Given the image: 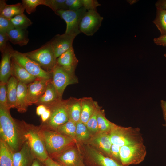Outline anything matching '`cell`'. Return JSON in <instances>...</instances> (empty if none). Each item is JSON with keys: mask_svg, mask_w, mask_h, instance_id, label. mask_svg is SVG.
Wrapping results in <instances>:
<instances>
[{"mask_svg": "<svg viewBox=\"0 0 166 166\" xmlns=\"http://www.w3.org/2000/svg\"><path fill=\"white\" fill-rule=\"evenodd\" d=\"M67 10H77L83 7L82 0H66Z\"/></svg>", "mask_w": 166, "mask_h": 166, "instance_id": "39", "label": "cell"}, {"mask_svg": "<svg viewBox=\"0 0 166 166\" xmlns=\"http://www.w3.org/2000/svg\"><path fill=\"white\" fill-rule=\"evenodd\" d=\"M87 10L83 7L76 11L60 10L55 13L64 20L66 24L65 33L76 36L80 33L79 24L81 19Z\"/></svg>", "mask_w": 166, "mask_h": 166, "instance_id": "10", "label": "cell"}, {"mask_svg": "<svg viewBox=\"0 0 166 166\" xmlns=\"http://www.w3.org/2000/svg\"><path fill=\"white\" fill-rule=\"evenodd\" d=\"M51 114L50 109L47 108L46 111L41 116L42 123H44L47 121L49 118Z\"/></svg>", "mask_w": 166, "mask_h": 166, "instance_id": "44", "label": "cell"}, {"mask_svg": "<svg viewBox=\"0 0 166 166\" xmlns=\"http://www.w3.org/2000/svg\"><path fill=\"white\" fill-rule=\"evenodd\" d=\"M156 9H160L166 10V0H159L155 3Z\"/></svg>", "mask_w": 166, "mask_h": 166, "instance_id": "46", "label": "cell"}, {"mask_svg": "<svg viewBox=\"0 0 166 166\" xmlns=\"http://www.w3.org/2000/svg\"><path fill=\"white\" fill-rule=\"evenodd\" d=\"M62 100L51 82L48 84L43 95L38 100L36 105H43L48 108Z\"/></svg>", "mask_w": 166, "mask_h": 166, "instance_id": "20", "label": "cell"}, {"mask_svg": "<svg viewBox=\"0 0 166 166\" xmlns=\"http://www.w3.org/2000/svg\"><path fill=\"white\" fill-rule=\"evenodd\" d=\"M31 166H46L44 162L39 159L35 158Z\"/></svg>", "mask_w": 166, "mask_h": 166, "instance_id": "49", "label": "cell"}, {"mask_svg": "<svg viewBox=\"0 0 166 166\" xmlns=\"http://www.w3.org/2000/svg\"><path fill=\"white\" fill-rule=\"evenodd\" d=\"M35 158L26 141L19 151L14 152L13 166H31Z\"/></svg>", "mask_w": 166, "mask_h": 166, "instance_id": "19", "label": "cell"}, {"mask_svg": "<svg viewBox=\"0 0 166 166\" xmlns=\"http://www.w3.org/2000/svg\"><path fill=\"white\" fill-rule=\"evenodd\" d=\"M14 152L5 142L0 139V166H13Z\"/></svg>", "mask_w": 166, "mask_h": 166, "instance_id": "27", "label": "cell"}, {"mask_svg": "<svg viewBox=\"0 0 166 166\" xmlns=\"http://www.w3.org/2000/svg\"><path fill=\"white\" fill-rule=\"evenodd\" d=\"M78 62L73 47L62 54L56 60L57 65L73 75H75V71Z\"/></svg>", "mask_w": 166, "mask_h": 166, "instance_id": "17", "label": "cell"}, {"mask_svg": "<svg viewBox=\"0 0 166 166\" xmlns=\"http://www.w3.org/2000/svg\"><path fill=\"white\" fill-rule=\"evenodd\" d=\"M81 113L80 121L86 124L94 113L98 105L91 97H84L80 98Z\"/></svg>", "mask_w": 166, "mask_h": 166, "instance_id": "22", "label": "cell"}, {"mask_svg": "<svg viewBox=\"0 0 166 166\" xmlns=\"http://www.w3.org/2000/svg\"><path fill=\"white\" fill-rule=\"evenodd\" d=\"M63 166H85L83 156L76 143L51 158Z\"/></svg>", "mask_w": 166, "mask_h": 166, "instance_id": "11", "label": "cell"}, {"mask_svg": "<svg viewBox=\"0 0 166 166\" xmlns=\"http://www.w3.org/2000/svg\"><path fill=\"white\" fill-rule=\"evenodd\" d=\"M76 37L65 33L56 35L49 41L57 59L73 47V42Z\"/></svg>", "mask_w": 166, "mask_h": 166, "instance_id": "16", "label": "cell"}, {"mask_svg": "<svg viewBox=\"0 0 166 166\" xmlns=\"http://www.w3.org/2000/svg\"><path fill=\"white\" fill-rule=\"evenodd\" d=\"M13 49L8 43L6 48L2 53L0 65V82L7 83L12 76L11 59Z\"/></svg>", "mask_w": 166, "mask_h": 166, "instance_id": "18", "label": "cell"}, {"mask_svg": "<svg viewBox=\"0 0 166 166\" xmlns=\"http://www.w3.org/2000/svg\"><path fill=\"white\" fill-rule=\"evenodd\" d=\"M69 104V120L76 123L80 121L81 105L80 98L71 97Z\"/></svg>", "mask_w": 166, "mask_h": 166, "instance_id": "28", "label": "cell"}, {"mask_svg": "<svg viewBox=\"0 0 166 166\" xmlns=\"http://www.w3.org/2000/svg\"><path fill=\"white\" fill-rule=\"evenodd\" d=\"M109 135L112 144L120 147L143 143L140 129L137 128L123 127L115 124Z\"/></svg>", "mask_w": 166, "mask_h": 166, "instance_id": "4", "label": "cell"}, {"mask_svg": "<svg viewBox=\"0 0 166 166\" xmlns=\"http://www.w3.org/2000/svg\"><path fill=\"white\" fill-rule=\"evenodd\" d=\"M22 3L8 5L4 0L0 1V15L10 19L23 13L25 10Z\"/></svg>", "mask_w": 166, "mask_h": 166, "instance_id": "23", "label": "cell"}, {"mask_svg": "<svg viewBox=\"0 0 166 166\" xmlns=\"http://www.w3.org/2000/svg\"><path fill=\"white\" fill-rule=\"evenodd\" d=\"M24 136L36 158L44 161L49 156L41 133L40 126H38L21 121Z\"/></svg>", "mask_w": 166, "mask_h": 166, "instance_id": "3", "label": "cell"}, {"mask_svg": "<svg viewBox=\"0 0 166 166\" xmlns=\"http://www.w3.org/2000/svg\"><path fill=\"white\" fill-rule=\"evenodd\" d=\"M12 76L14 77L18 81L28 85L36 78L12 57L11 59Z\"/></svg>", "mask_w": 166, "mask_h": 166, "instance_id": "21", "label": "cell"}, {"mask_svg": "<svg viewBox=\"0 0 166 166\" xmlns=\"http://www.w3.org/2000/svg\"><path fill=\"white\" fill-rule=\"evenodd\" d=\"M103 18L97 10H88L82 17L79 24L80 33L93 36L101 26Z\"/></svg>", "mask_w": 166, "mask_h": 166, "instance_id": "13", "label": "cell"}, {"mask_svg": "<svg viewBox=\"0 0 166 166\" xmlns=\"http://www.w3.org/2000/svg\"><path fill=\"white\" fill-rule=\"evenodd\" d=\"M146 153L143 143L122 146L120 152L121 163L128 166L139 164L144 160Z\"/></svg>", "mask_w": 166, "mask_h": 166, "instance_id": "8", "label": "cell"}, {"mask_svg": "<svg viewBox=\"0 0 166 166\" xmlns=\"http://www.w3.org/2000/svg\"><path fill=\"white\" fill-rule=\"evenodd\" d=\"M52 73L51 82L61 97L67 86L78 82L75 75L70 74L57 65Z\"/></svg>", "mask_w": 166, "mask_h": 166, "instance_id": "12", "label": "cell"}, {"mask_svg": "<svg viewBox=\"0 0 166 166\" xmlns=\"http://www.w3.org/2000/svg\"><path fill=\"white\" fill-rule=\"evenodd\" d=\"M7 89V83L0 82V106L9 109L8 106Z\"/></svg>", "mask_w": 166, "mask_h": 166, "instance_id": "37", "label": "cell"}, {"mask_svg": "<svg viewBox=\"0 0 166 166\" xmlns=\"http://www.w3.org/2000/svg\"></svg>", "mask_w": 166, "mask_h": 166, "instance_id": "52", "label": "cell"}, {"mask_svg": "<svg viewBox=\"0 0 166 166\" xmlns=\"http://www.w3.org/2000/svg\"><path fill=\"white\" fill-rule=\"evenodd\" d=\"M40 127L46 151L51 158L77 143L75 139L63 135L56 131L41 125Z\"/></svg>", "mask_w": 166, "mask_h": 166, "instance_id": "2", "label": "cell"}, {"mask_svg": "<svg viewBox=\"0 0 166 166\" xmlns=\"http://www.w3.org/2000/svg\"><path fill=\"white\" fill-rule=\"evenodd\" d=\"M27 85L18 81L15 108L20 113L26 112L28 109L26 102Z\"/></svg>", "mask_w": 166, "mask_h": 166, "instance_id": "25", "label": "cell"}, {"mask_svg": "<svg viewBox=\"0 0 166 166\" xmlns=\"http://www.w3.org/2000/svg\"><path fill=\"white\" fill-rule=\"evenodd\" d=\"M51 80L36 78L27 85L26 102L28 106L36 104L44 93L47 85Z\"/></svg>", "mask_w": 166, "mask_h": 166, "instance_id": "14", "label": "cell"}, {"mask_svg": "<svg viewBox=\"0 0 166 166\" xmlns=\"http://www.w3.org/2000/svg\"><path fill=\"white\" fill-rule=\"evenodd\" d=\"M43 162L46 166H63L49 157Z\"/></svg>", "mask_w": 166, "mask_h": 166, "instance_id": "45", "label": "cell"}, {"mask_svg": "<svg viewBox=\"0 0 166 166\" xmlns=\"http://www.w3.org/2000/svg\"><path fill=\"white\" fill-rule=\"evenodd\" d=\"M77 144L85 166H128L104 156L87 143Z\"/></svg>", "mask_w": 166, "mask_h": 166, "instance_id": "6", "label": "cell"}, {"mask_svg": "<svg viewBox=\"0 0 166 166\" xmlns=\"http://www.w3.org/2000/svg\"><path fill=\"white\" fill-rule=\"evenodd\" d=\"M15 28L26 29L32 24L31 21L24 13L18 15L10 19Z\"/></svg>", "mask_w": 166, "mask_h": 166, "instance_id": "33", "label": "cell"}, {"mask_svg": "<svg viewBox=\"0 0 166 166\" xmlns=\"http://www.w3.org/2000/svg\"><path fill=\"white\" fill-rule=\"evenodd\" d=\"M14 28L10 19L0 15V32L6 33Z\"/></svg>", "mask_w": 166, "mask_h": 166, "instance_id": "38", "label": "cell"}, {"mask_svg": "<svg viewBox=\"0 0 166 166\" xmlns=\"http://www.w3.org/2000/svg\"><path fill=\"white\" fill-rule=\"evenodd\" d=\"M18 81L14 77L12 76L7 83L8 106L10 109L15 108Z\"/></svg>", "mask_w": 166, "mask_h": 166, "instance_id": "26", "label": "cell"}, {"mask_svg": "<svg viewBox=\"0 0 166 166\" xmlns=\"http://www.w3.org/2000/svg\"><path fill=\"white\" fill-rule=\"evenodd\" d=\"M8 41L9 39L6 33L0 32V51L1 53L6 48Z\"/></svg>", "mask_w": 166, "mask_h": 166, "instance_id": "42", "label": "cell"}, {"mask_svg": "<svg viewBox=\"0 0 166 166\" xmlns=\"http://www.w3.org/2000/svg\"><path fill=\"white\" fill-rule=\"evenodd\" d=\"M9 41L14 45L21 46L26 45L29 42L28 32L26 29L14 28L6 33Z\"/></svg>", "mask_w": 166, "mask_h": 166, "instance_id": "24", "label": "cell"}, {"mask_svg": "<svg viewBox=\"0 0 166 166\" xmlns=\"http://www.w3.org/2000/svg\"><path fill=\"white\" fill-rule=\"evenodd\" d=\"M120 148L118 145L112 144L111 148L110 158L121 163L120 156Z\"/></svg>", "mask_w": 166, "mask_h": 166, "instance_id": "41", "label": "cell"}, {"mask_svg": "<svg viewBox=\"0 0 166 166\" xmlns=\"http://www.w3.org/2000/svg\"><path fill=\"white\" fill-rule=\"evenodd\" d=\"M83 7L87 10H97V7L101 4L96 0H82Z\"/></svg>", "mask_w": 166, "mask_h": 166, "instance_id": "40", "label": "cell"}, {"mask_svg": "<svg viewBox=\"0 0 166 166\" xmlns=\"http://www.w3.org/2000/svg\"><path fill=\"white\" fill-rule=\"evenodd\" d=\"M47 109V107L44 105H39L36 108V113L38 115L41 116Z\"/></svg>", "mask_w": 166, "mask_h": 166, "instance_id": "47", "label": "cell"}, {"mask_svg": "<svg viewBox=\"0 0 166 166\" xmlns=\"http://www.w3.org/2000/svg\"><path fill=\"white\" fill-rule=\"evenodd\" d=\"M75 140L78 144L86 143L91 136L86 125L80 121L76 123Z\"/></svg>", "mask_w": 166, "mask_h": 166, "instance_id": "30", "label": "cell"}, {"mask_svg": "<svg viewBox=\"0 0 166 166\" xmlns=\"http://www.w3.org/2000/svg\"><path fill=\"white\" fill-rule=\"evenodd\" d=\"M12 57L31 75L36 78L46 80L52 78V73L43 69L38 64L26 57L24 53L13 49Z\"/></svg>", "mask_w": 166, "mask_h": 166, "instance_id": "9", "label": "cell"}, {"mask_svg": "<svg viewBox=\"0 0 166 166\" xmlns=\"http://www.w3.org/2000/svg\"><path fill=\"white\" fill-rule=\"evenodd\" d=\"M160 33L161 35L166 34V10L156 9V15L153 21Z\"/></svg>", "mask_w": 166, "mask_h": 166, "instance_id": "31", "label": "cell"}, {"mask_svg": "<svg viewBox=\"0 0 166 166\" xmlns=\"http://www.w3.org/2000/svg\"><path fill=\"white\" fill-rule=\"evenodd\" d=\"M76 128V123L69 120L66 123L59 126L56 131L63 135L75 140Z\"/></svg>", "mask_w": 166, "mask_h": 166, "instance_id": "32", "label": "cell"}, {"mask_svg": "<svg viewBox=\"0 0 166 166\" xmlns=\"http://www.w3.org/2000/svg\"><path fill=\"white\" fill-rule=\"evenodd\" d=\"M97 121L99 132L109 133L115 124L105 117L104 110L99 106L97 113Z\"/></svg>", "mask_w": 166, "mask_h": 166, "instance_id": "29", "label": "cell"}, {"mask_svg": "<svg viewBox=\"0 0 166 166\" xmlns=\"http://www.w3.org/2000/svg\"><path fill=\"white\" fill-rule=\"evenodd\" d=\"M22 5L26 12L30 14L36 11L37 6L43 5L44 0H22Z\"/></svg>", "mask_w": 166, "mask_h": 166, "instance_id": "35", "label": "cell"}, {"mask_svg": "<svg viewBox=\"0 0 166 166\" xmlns=\"http://www.w3.org/2000/svg\"><path fill=\"white\" fill-rule=\"evenodd\" d=\"M10 110L0 106V139L15 152L21 149L26 140L21 121L13 118Z\"/></svg>", "mask_w": 166, "mask_h": 166, "instance_id": "1", "label": "cell"}, {"mask_svg": "<svg viewBox=\"0 0 166 166\" xmlns=\"http://www.w3.org/2000/svg\"><path fill=\"white\" fill-rule=\"evenodd\" d=\"M86 143L104 156L110 157L112 144L109 132H99L91 137Z\"/></svg>", "mask_w": 166, "mask_h": 166, "instance_id": "15", "label": "cell"}, {"mask_svg": "<svg viewBox=\"0 0 166 166\" xmlns=\"http://www.w3.org/2000/svg\"><path fill=\"white\" fill-rule=\"evenodd\" d=\"M164 56L165 57H166V53L164 54Z\"/></svg>", "mask_w": 166, "mask_h": 166, "instance_id": "51", "label": "cell"}, {"mask_svg": "<svg viewBox=\"0 0 166 166\" xmlns=\"http://www.w3.org/2000/svg\"><path fill=\"white\" fill-rule=\"evenodd\" d=\"M160 105L163 112L164 118L165 122L164 126L166 127V101L164 100H161Z\"/></svg>", "mask_w": 166, "mask_h": 166, "instance_id": "48", "label": "cell"}, {"mask_svg": "<svg viewBox=\"0 0 166 166\" xmlns=\"http://www.w3.org/2000/svg\"><path fill=\"white\" fill-rule=\"evenodd\" d=\"M24 53L47 72L52 73L56 65L57 58L49 41L37 49Z\"/></svg>", "mask_w": 166, "mask_h": 166, "instance_id": "5", "label": "cell"}, {"mask_svg": "<svg viewBox=\"0 0 166 166\" xmlns=\"http://www.w3.org/2000/svg\"><path fill=\"white\" fill-rule=\"evenodd\" d=\"M153 42L155 44L158 45L166 46V34L154 38Z\"/></svg>", "mask_w": 166, "mask_h": 166, "instance_id": "43", "label": "cell"}, {"mask_svg": "<svg viewBox=\"0 0 166 166\" xmlns=\"http://www.w3.org/2000/svg\"><path fill=\"white\" fill-rule=\"evenodd\" d=\"M99 107L98 105L94 113L86 124L91 137L99 133L97 118Z\"/></svg>", "mask_w": 166, "mask_h": 166, "instance_id": "34", "label": "cell"}, {"mask_svg": "<svg viewBox=\"0 0 166 166\" xmlns=\"http://www.w3.org/2000/svg\"><path fill=\"white\" fill-rule=\"evenodd\" d=\"M66 0H44V5L50 8L54 12L60 10H67Z\"/></svg>", "mask_w": 166, "mask_h": 166, "instance_id": "36", "label": "cell"}, {"mask_svg": "<svg viewBox=\"0 0 166 166\" xmlns=\"http://www.w3.org/2000/svg\"><path fill=\"white\" fill-rule=\"evenodd\" d=\"M70 100H61L48 108L51 112L49 120L41 125L49 129L56 131L60 126L69 120L68 108Z\"/></svg>", "mask_w": 166, "mask_h": 166, "instance_id": "7", "label": "cell"}, {"mask_svg": "<svg viewBox=\"0 0 166 166\" xmlns=\"http://www.w3.org/2000/svg\"><path fill=\"white\" fill-rule=\"evenodd\" d=\"M138 0H127V2L130 5H132L138 2Z\"/></svg>", "mask_w": 166, "mask_h": 166, "instance_id": "50", "label": "cell"}]
</instances>
